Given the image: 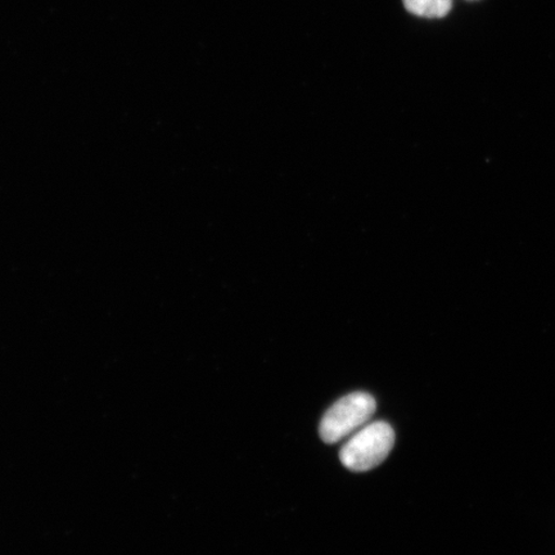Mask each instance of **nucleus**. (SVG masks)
Wrapping results in <instances>:
<instances>
[{"mask_svg":"<svg viewBox=\"0 0 555 555\" xmlns=\"http://www.w3.org/2000/svg\"><path fill=\"white\" fill-rule=\"evenodd\" d=\"M393 429L386 422H374L360 429L339 451L344 466L353 472H366L379 466L391 453Z\"/></svg>","mask_w":555,"mask_h":555,"instance_id":"1","label":"nucleus"},{"mask_svg":"<svg viewBox=\"0 0 555 555\" xmlns=\"http://www.w3.org/2000/svg\"><path fill=\"white\" fill-rule=\"evenodd\" d=\"M377 402L372 395L366 392H353L338 400L335 405L324 414L321 428V437L325 443H336L345 439L360 427H363L376 412Z\"/></svg>","mask_w":555,"mask_h":555,"instance_id":"2","label":"nucleus"},{"mask_svg":"<svg viewBox=\"0 0 555 555\" xmlns=\"http://www.w3.org/2000/svg\"><path fill=\"white\" fill-rule=\"evenodd\" d=\"M404 4L413 15L428 18L447 16L451 9V0H404Z\"/></svg>","mask_w":555,"mask_h":555,"instance_id":"3","label":"nucleus"}]
</instances>
